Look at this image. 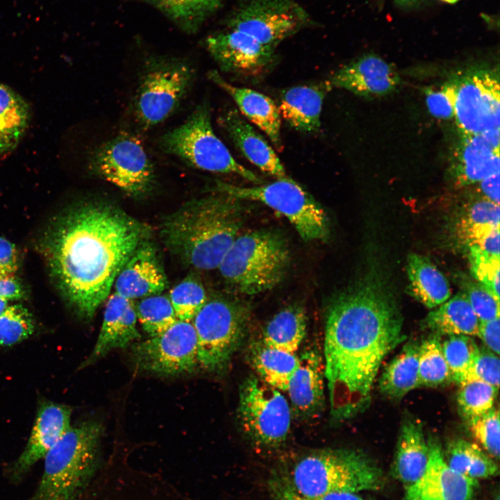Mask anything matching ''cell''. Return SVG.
Here are the masks:
<instances>
[{"instance_id": "1", "label": "cell", "mask_w": 500, "mask_h": 500, "mask_svg": "<svg viewBox=\"0 0 500 500\" xmlns=\"http://www.w3.org/2000/svg\"><path fill=\"white\" fill-rule=\"evenodd\" d=\"M148 234L144 224L124 211L86 202L49 227L42 250L63 297L80 316L90 319Z\"/></svg>"}, {"instance_id": "2", "label": "cell", "mask_w": 500, "mask_h": 500, "mask_svg": "<svg viewBox=\"0 0 500 500\" xmlns=\"http://www.w3.org/2000/svg\"><path fill=\"white\" fill-rule=\"evenodd\" d=\"M402 329L400 312L376 285L358 284L332 301L324 363L334 419H347L366 408L382 362L406 339Z\"/></svg>"}, {"instance_id": "3", "label": "cell", "mask_w": 500, "mask_h": 500, "mask_svg": "<svg viewBox=\"0 0 500 500\" xmlns=\"http://www.w3.org/2000/svg\"><path fill=\"white\" fill-rule=\"evenodd\" d=\"M239 199L219 192L188 202L161 226L166 247L195 268H218L243 223Z\"/></svg>"}, {"instance_id": "4", "label": "cell", "mask_w": 500, "mask_h": 500, "mask_svg": "<svg viewBox=\"0 0 500 500\" xmlns=\"http://www.w3.org/2000/svg\"><path fill=\"white\" fill-rule=\"evenodd\" d=\"M270 483L304 497L333 492L376 490L383 483L381 469L356 450L315 451L276 472Z\"/></svg>"}, {"instance_id": "5", "label": "cell", "mask_w": 500, "mask_h": 500, "mask_svg": "<svg viewBox=\"0 0 500 500\" xmlns=\"http://www.w3.org/2000/svg\"><path fill=\"white\" fill-rule=\"evenodd\" d=\"M103 432L94 421L70 426L43 458V474L31 500H72L95 470Z\"/></svg>"}, {"instance_id": "6", "label": "cell", "mask_w": 500, "mask_h": 500, "mask_svg": "<svg viewBox=\"0 0 500 500\" xmlns=\"http://www.w3.org/2000/svg\"><path fill=\"white\" fill-rule=\"evenodd\" d=\"M289 261L290 251L281 235L256 231L238 236L218 269L239 292L256 294L276 286Z\"/></svg>"}, {"instance_id": "7", "label": "cell", "mask_w": 500, "mask_h": 500, "mask_svg": "<svg viewBox=\"0 0 500 500\" xmlns=\"http://www.w3.org/2000/svg\"><path fill=\"white\" fill-rule=\"evenodd\" d=\"M161 150L175 156L199 169L234 174L251 182L262 180L237 162L228 148L215 133L208 103L199 104L180 126L167 132L159 140Z\"/></svg>"}, {"instance_id": "8", "label": "cell", "mask_w": 500, "mask_h": 500, "mask_svg": "<svg viewBox=\"0 0 500 500\" xmlns=\"http://www.w3.org/2000/svg\"><path fill=\"white\" fill-rule=\"evenodd\" d=\"M195 78L188 62L172 58H151L144 63L133 99L135 117L143 129L167 119L179 106Z\"/></svg>"}, {"instance_id": "9", "label": "cell", "mask_w": 500, "mask_h": 500, "mask_svg": "<svg viewBox=\"0 0 500 500\" xmlns=\"http://www.w3.org/2000/svg\"><path fill=\"white\" fill-rule=\"evenodd\" d=\"M216 189L238 199L260 201L281 213L306 241L324 240L328 234V219L324 210L289 177L252 187L217 181Z\"/></svg>"}, {"instance_id": "10", "label": "cell", "mask_w": 500, "mask_h": 500, "mask_svg": "<svg viewBox=\"0 0 500 500\" xmlns=\"http://www.w3.org/2000/svg\"><path fill=\"white\" fill-rule=\"evenodd\" d=\"M247 317L248 310L238 303L207 300L192 322L201 368L219 372L228 365L244 335Z\"/></svg>"}, {"instance_id": "11", "label": "cell", "mask_w": 500, "mask_h": 500, "mask_svg": "<svg viewBox=\"0 0 500 500\" xmlns=\"http://www.w3.org/2000/svg\"><path fill=\"white\" fill-rule=\"evenodd\" d=\"M453 90V117L460 135L499 131L500 87L498 71L471 68L448 81Z\"/></svg>"}, {"instance_id": "12", "label": "cell", "mask_w": 500, "mask_h": 500, "mask_svg": "<svg viewBox=\"0 0 500 500\" xmlns=\"http://www.w3.org/2000/svg\"><path fill=\"white\" fill-rule=\"evenodd\" d=\"M238 418L246 435L256 444L275 447L287 438L291 408L281 391L251 375L239 390Z\"/></svg>"}, {"instance_id": "13", "label": "cell", "mask_w": 500, "mask_h": 500, "mask_svg": "<svg viewBox=\"0 0 500 500\" xmlns=\"http://www.w3.org/2000/svg\"><path fill=\"white\" fill-rule=\"evenodd\" d=\"M88 161L92 172L128 194H145L154 185L153 165L140 141L129 135L104 142Z\"/></svg>"}, {"instance_id": "14", "label": "cell", "mask_w": 500, "mask_h": 500, "mask_svg": "<svg viewBox=\"0 0 500 500\" xmlns=\"http://www.w3.org/2000/svg\"><path fill=\"white\" fill-rule=\"evenodd\" d=\"M131 356L143 371L170 376L193 372L199 362L192 323L178 320L161 334L133 345Z\"/></svg>"}, {"instance_id": "15", "label": "cell", "mask_w": 500, "mask_h": 500, "mask_svg": "<svg viewBox=\"0 0 500 500\" xmlns=\"http://www.w3.org/2000/svg\"><path fill=\"white\" fill-rule=\"evenodd\" d=\"M308 20L306 11L293 0H252L235 13L230 26L275 48Z\"/></svg>"}, {"instance_id": "16", "label": "cell", "mask_w": 500, "mask_h": 500, "mask_svg": "<svg viewBox=\"0 0 500 500\" xmlns=\"http://www.w3.org/2000/svg\"><path fill=\"white\" fill-rule=\"evenodd\" d=\"M206 44L221 70L235 75L261 76L274 60L275 48L235 28L209 36Z\"/></svg>"}, {"instance_id": "17", "label": "cell", "mask_w": 500, "mask_h": 500, "mask_svg": "<svg viewBox=\"0 0 500 500\" xmlns=\"http://www.w3.org/2000/svg\"><path fill=\"white\" fill-rule=\"evenodd\" d=\"M429 459L419 479L406 488L403 500H471L478 481L453 470L445 461L440 444L428 440Z\"/></svg>"}, {"instance_id": "18", "label": "cell", "mask_w": 500, "mask_h": 500, "mask_svg": "<svg viewBox=\"0 0 500 500\" xmlns=\"http://www.w3.org/2000/svg\"><path fill=\"white\" fill-rule=\"evenodd\" d=\"M500 131L482 135H460L453 151L451 177L460 187L477 184L499 172Z\"/></svg>"}, {"instance_id": "19", "label": "cell", "mask_w": 500, "mask_h": 500, "mask_svg": "<svg viewBox=\"0 0 500 500\" xmlns=\"http://www.w3.org/2000/svg\"><path fill=\"white\" fill-rule=\"evenodd\" d=\"M328 81L332 88L368 97L390 93L399 85V76L384 60L367 54L338 69Z\"/></svg>"}, {"instance_id": "20", "label": "cell", "mask_w": 500, "mask_h": 500, "mask_svg": "<svg viewBox=\"0 0 500 500\" xmlns=\"http://www.w3.org/2000/svg\"><path fill=\"white\" fill-rule=\"evenodd\" d=\"M71 409L65 405L50 401L40 405L26 446L13 465L15 477L22 476L44 457L71 426Z\"/></svg>"}, {"instance_id": "21", "label": "cell", "mask_w": 500, "mask_h": 500, "mask_svg": "<svg viewBox=\"0 0 500 500\" xmlns=\"http://www.w3.org/2000/svg\"><path fill=\"white\" fill-rule=\"evenodd\" d=\"M167 284L166 276L155 249L142 243L117 275L115 292L133 300L160 294Z\"/></svg>"}, {"instance_id": "22", "label": "cell", "mask_w": 500, "mask_h": 500, "mask_svg": "<svg viewBox=\"0 0 500 500\" xmlns=\"http://www.w3.org/2000/svg\"><path fill=\"white\" fill-rule=\"evenodd\" d=\"M103 319L94 348L81 365L83 368L115 349L125 348L140 338L132 300L114 292L107 298Z\"/></svg>"}, {"instance_id": "23", "label": "cell", "mask_w": 500, "mask_h": 500, "mask_svg": "<svg viewBox=\"0 0 500 500\" xmlns=\"http://www.w3.org/2000/svg\"><path fill=\"white\" fill-rule=\"evenodd\" d=\"M299 365L289 381L287 392L290 408L300 417L319 412L324 402V360L316 350H307L299 356Z\"/></svg>"}, {"instance_id": "24", "label": "cell", "mask_w": 500, "mask_h": 500, "mask_svg": "<svg viewBox=\"0 0 500 500\" xmlns=\"http://www.w3.org/2000/svg\"><path fill=\"white\" fill-rule=\"evenodd\" d=\"M208 76L232 97L241 113L262 130L276 149L281 151V117L274 100L256 90L230 84L217 71L209 72Z\"/></svg>"}, {"instance_id": "25", "label": "cell", "mask_w": 500, "mask_h": 500, "mask_svg": "<svg viewBox=\"0 0 500 500\" xmlns=\"http://www.w3.org/2000/svg\"><path fill=\"white\" fill-rule=\"evenodd\" d=\"M332 89L328 80L312 85H297L283 90L278 110L281 117L292 128L304 133L316 132L325 97Z\"/></svg>"}, {"instance_id": "26", "label": "cell", "mask_w": 500, "mask_h": 500, "mask_svg": "<svg viewBox=\"0 0 500 500\" xmlns=\"http://www.w3.org/2000/svg\"><path fill=\"white\" fill-rule=\"evenodd\" d=\"M220 123L235 146L253 165L277 179L288 177L272 147L236 109L226 112L221 117Z\"/></svg>"}, {"instance_id": "27", "label": "cell", "mask_w": 500, "mask_h": 500, "mask_svg": "<svg viewBox=\"0 0 500 500\" xmlns=\"http://www.w3.org/2000/svg\"><path fill=\"white\" fill-rule=\"evenodd\" d=\"M429 459V444L422 423L411 417L401 423L392 465V473L408 487L420 478Z\"/></svg>"}, {"instance_id": "28", "label": "cell", "mask_w": 500, "mask_h": 500, "mask_svg": "<svg viewBox=\"0 0 500 500\" xmlns=\"http://www.w3.org/2000/svg\"><path fill=\"white\" fill-rule=\"evenodd\" d=\"M406 271L410 294L426 307L436 308L450 298L451 290L448 280L427 258L410 253Z\"/></svg>"}, {"instance_id": "29", "label": "cell", "mask_w": 500, "mask_h": 500, "mask_svg": "<svg viewBox=\"0 0 500 500\" xmlns=\"http://www.w3.org/2000/svg\"><path fill=\"white\" fill-rule=\"evenodd\" d=\"M480 321L463 292L448 299L430 312L424 321L432 334L438 336H476Z\"/></svg>"}, {"instance_id": "30", "label": "cell", "mask_w": 500, "mask_h": 500, "mask_svg": "<svg viewBox=\"0 0 500 500\" xmlns=\"http://www.w3.org/2000/svg\"><path fill=\"white\" fill-rule=\"evenodd\" d=\"M419 349L418 342L410 341L385 366L378 381L379 390L384 396L391 399H401L419 388Z\"/></svg>"}, {"instance_id": "31", "label": "cell", "mask_w": 500, "mask_h": 500, "mask_svg": "<svg viewBox=\"0 0 500 500\" xmlns=\"http://www.w3.org/2000/svg\"><path fill=\"white\" fill-rule=\"evenodd\" d=\"M250 360L257 376L271 386L286 391L299 359L296 353L270 347L261 340L251 347Z\"/></svg>"}, {"instance_id": "32", "label": "cell", "mask_w": 500, "mask_h": 500, "mask_svg": "<svg viewBox=\"0 0 500 500\" xmlns=\"http://www.w3.org/2000/svg\"><path fill=\"white\" fill-rule=\"evenodd\" d=\"M30 110L23 98L0 83V154L16 148L28 126Z\"/></svg>"}, {"instance_id": "33", "label": "cell", "mask_w": 500, "mask_h": 500, "mask_svg": "<svg viewBox=\"0 0 500 500\" xmlns=\"http://www.w3.org/2000/svg\"><path fill=\"white\" fill-rule=\"evenodd\" d=\"M304 309L289 306L276 313L263 329L262 341L272 347L296 353L306 333Z\"/></svg>"}, {"instance_id": "34", "label": "cell", "mask_w": 500, "mask_h": 500, "mask_svg": "<svg viewBox=\"0 0 500 500\" xmlns=\"http://www.w3.org/2000/svg\"><path fill=\"white\" fill-rule=\"evenodd\" d=\"M444 456L446 462L458 474L478 481L494 477L499 474L494 459L479 446L463 439L451 441Z\"/></svg>"}, {"instance_id": "35", "label": "cell", "mask_w": 500, "mask_h": 500, "mask_svg": "<svg viewBox=\"0 0 500 500\" xmlns=\"http://www.w3.org/2000/svg\"><path fill=\"white\" fill-rule=\"evenodd\" d=\"M499 228V204L480 197L468 203L458 222L460 235L469 245L488 232Z\"/></svg>"}, {"instance_id": "36", "label": "cell", "mask_w": 500, "mask_h": 500, "mask_svg": "<svg viewBox=\"0 0 500 500\" xmlns=\"http://www.w3.org/2000/svg\"><path fill=\"white\" fill-rule=\"evenodd\" d=\"M440 336L431 334L419 343V387H437L451 380Z\"/></svg>"}, {"instance_id": "37", "label": "cell", "mask_w": 500, "mask_h": 500, "mask_svg": "<svg viewBox=\"0 0 500 500\" xmlns=\"http://www.w3.org/2000/svg\"><path fill=\"white\" fill-rule=\"evenodd\" d=\"M135 307L138 319L151 337L161 334L178 320L169 297L165 295L142 298Z\"/></svg>"}, {"instance_id": "38", "label": "cell", "mask_w": 500, "mask_h": 500, "mask_svg": "<svg viewBox=\"0 0 500 500\" xmlns=\"http://www.w3.org/2000/svg\"><path fill=\"white\" fill-rule=\"evenodd\" d=\"M459 385L457 404L462 417L467 421L493 407L499 389L476 380L466 381Z\"/></svg>"}, {"instance_id": "39", "label": "cell", "mask_w": 500, "mask_h": 500, "mask_svg": "<svg viewBox=\"0 0 500 500\" xmlns=\"http://www.w3.org/2000/svg\"><path fill=\"white\" fill-rule=\"evenodd\" d=\"M442 349L451 380L459 384L479 347L472 337L458 335L447 336L442 343Z\"/></svg>"}, {"instance_id": "40", "label": "cell", "mask_w": 500, "mask_h": 500, "mask_svg": "<svg viewBox=\"0 0 500 500\" xmlns=\"http://www.w3.org/2000/svg\"><path fill=\"white\" fill-rule=\"evenodd\" d=\"M178 320L192 322L207 301L203 285L197 279L187 278L176 285L169 296Z\"/></svg>"}, {"instance_id": "41", "label": "cell", "mask_w": 500, "mask_h": 500, "mask_svg": "<svg viewBox=\"0 0 500 500\" xmlns=\"http://www.w3.org/2000/svg\"><path fill=\"white\" fill-rule=\"evenodd\" d=\"M31 314L20 304L8 306L0 316V345L10 347L29 338L34 331Z\"/></svg>"}, {"instance_id": "42", "label": "cell", "mask_w": 500, "mask_h": 500, "mask_svg": "<svg viewBox=\"0 0 500 500\" xmlns=\"http://www.w3.org/2000/svg\"><path fill=\"white\" fill-rule=\"evenodd\" d=\"M472 436L494 459L499 457V412L492 407L488 411L467 420Z\"/></svg>"}, {"instance_id": "43", "label": "cell", "mask_w": 500, "mask_h": 500, "mask_svg": "<svg viewBox=\"0 0 500 500\" xmlns=\"http://www.w3.org/2000/svg\"><path fill=\"white\" fill-rule=\"evenodd\" d=\"M472 272L478 282L499 299V257L489 256L476 246H469Z\"/></svg>"}, {"instance_id": "44", "label": "cell", "mask_w": 500, "mask_h": 500, "mask_svg": "<svg viewBox=\"0 0 500 500\" xmlns=\"http://www.w3.org/2000/svg\"><path fill=\"white\" fill-rule=\"evenodd\" d=\"M167 15L181 21H192L214 9L219 0H150Z\"/></svg>"}, {"instance_id": "45", "label": "cell", "mask_w": 500, "mask_h": 500, "mask_svg": "<svg viewBox=\"0 0 500 500\" xmlns=\"http://www.w3.org/2000/svg\"><path fill=\"white\" fill-rule=\"evenodd\" d=\"M499 358L486 347L479 348L470 367L460 383L469 381H481L496 388L499 386Z\"/></svg>"}, {"instance_id": "46", "label": "cell", "mask_w": 500, "mask_h": 500, "mask_svg": "<svg viewBox=\"0 0 500 500\" xmlns=\"http://www.w3.org/2000/svg\"><path fill=\"white\" fill-rule=\"evenodd\" d=\"M464 283L463 292L480 322L499 317V299L478 282L468 281Z\"/></svg>"}, {"instance_id": "47", "label": "cell", "mask_w": 500, "mask_h": 500, "mask_svg": "<svg viewBox=\"0 0 500 500\" xmlns=\"http://www.w3.org/2000/svg\"><path fill=\"white\" fill-rule=\"evenodd\" d=\"M425 94L428 110L434 117L442 119L453 117V90L449 82L438 90L427 89Z\"/></svg>"}, {"instance_id": "48", "label": "cell", "mask_w": 500, "mask_h": 500, "mask_svg": "<svg viewBox=\"0 0 500 500\" xmlns=\"http://www.w3.org/2000/svg\"><path fill=\"white\" fill-rule=\"evenodd\" d=\"M270 489L275 500H370L358 492H338L315 497H304L272 483Z\"/></svg>"}, {"instance_id": "49", "label": "cell", "mask_w": 500, "mask_h": 500, "mask_svg": "<svg viewBox=\"0 0 500 500\" xmlns=\"http://www.w3.org/2000/svg\"><path fill=\"white\" fill-rule=\"evenodd\" d=\"M499 324V317L492 320L480 322L477 335L483 341L486 348L498 356L500 349Z\"/></svg>"}, {"instance_id": "50", "label": "cell", "mask_w": 500, "mask_h": 500, "mask_svg": "<svg viewBox=\"0 0 500 500\" xmlns=\"http://www.w3.org/2000/svg\"><path fill=\"white\" fill-rule=\"evenodd\" d=\"M17 262L15 244L0 237V276L15 275L18 267Z\"/></svg>"}, {"instance_id": "51", "label": "cell", "mask_w": 500, "mask_h": 500, "mask_svg": "<svg viewBox=\"0 0 500 500\" xmlns=\"http://www.w3.org/2000/svg\"><path fill=\"white\" fill-rule=\"evenodd\" d=\"M24 296V288L15 275L0 276V298L8 301L18 300Z\"/></svg>"}, {"instance_id": "52", "label": "cell", "mask_w": 500, "mask_h": 500, "mask_svg": "<svg viewBox=\"0 0 500 500\" xmlns=\"http://www.w3.org/2000/svg\"><path fill=\"white\" fill-rule=\"evenodd\" d=\"M477 185L481 197L499 204V172L489 176Z\"/></svg>"}, {"instance_id": "53", "label": "cell", "mask_w": 500, "mask_h": 500, "mask_svg": "<svg viewBox=\"0 0 500 500\" xmlns=\"http://www.w3.org/2000/svg\"><path fill=\"white\" fill-rule=\"evenodd\" d=\"M471 245L476 246L489 256L499 257V228L488 232Z\"/></svg>"}, {"instance_id": "54", "label": "cell", "mask_w": 500, "mask_h": 500, "mask_svg": "<svg viewBox=\"0 0 500 500\" xmlns=\"http://www.w3.org/2000/svg\"><path fill=\"white\" fill-rule=\"evenodd\" d=\"M421 0H394L396 4L400 7H410Z\"/></svg>"}, {"instance_id": "55", "label": "cell", "mask_w": 500, "mask_h": 500, "mask_svg": "<svg viewBox=\"0 0 500 500\" xmlns=\"http://www.w3.org/2000/svg\"><path fill=\"white\" fill-rule=\"evenodd\" d=\"M8 306V301L5 299L0 298V316Z\"/></svg>"}, {"instance_id": "56", "label": "cell", "mask_w": 500, "mask_h": 500, "mask_svg": "<svg viewBox=\"0 0 500 500\" xmlns=\"http://www.w3.org/2000/svg\"><path fill=\"white\" fill-rule=\"evenodd\" d=\"M441 1L448 3H455L457 1H458V0H441Z\"/></svg>"}, {"instance_id": "57", "label": "cell", "mask_w": 500, "mask_h": 500, "mask_svg": "<svg viewBox=\"0 0 500 500\" xmlns=\"http://www.w3.org/2000/svg\"><path fill=\"white\" fill-rule=\"evenodd\" d=\"M496 500H499V495L497 496V497Z\"/></svg>"}]
</instances>
